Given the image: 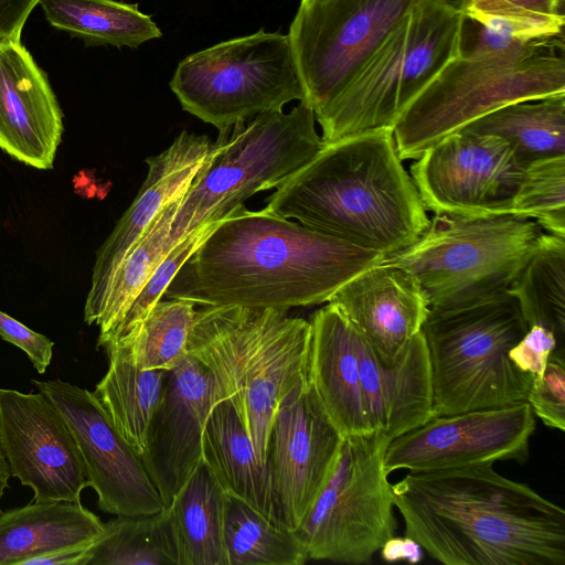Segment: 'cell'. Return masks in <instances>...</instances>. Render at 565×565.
I'll return each instance as SVG.
<instances>
[{"mask_svg":"<svg viewBox=\"0 0 565 565\" xmlns=\"http://www.w3.org/2000/svg\"><path fill=\"white\" fill-rule=\"evenodd\" d=\"M527 330L509 290L461 308L429 309L422 333L434 416L526 402L534 376L521 372L508 354Z\"/></svg>","mask_w":565,"mask_h":565,"instance_id":"cell-7","label":"cell"},{"mask_svg":"<svg viewBox=\"0 0 565 565\" xmlns=\"http://www.w3.org/2000/svg\"><path fill=\"white\" fill-rule=\"evenodd\" d=\"M0 444L11 477L31 488L33 501L81 502L88 482L77 444L41 392L0 388Z\"/></svg>","mask_w":565,"mask_h":565,"instance_id":"cell-17","label":"cell"},{"mask_svg":"<svg viewBox=\"0 0 565 565\" xmlns=\"http://www.w3.org/2000/svg\"><path fill=\"white\" fill-rule=\"evenodd\" d=\"M542 234L519 215H435L415 243L385 260L416 278L430 310H450L508 291Z\"/></svg>","mask_w":565,"mask_h":565,"instance_id":"cell-8","label":"cell"},{"mask_svg":"<svg viewBox=\"0 0 565 565\" xmlns=\"http://www.w3.org/2000/svg\"><path fill=\"white\" fill-rule=\"evenodd\" d=\"M526 402L545 426L565 430V360L551 355L534 377Z\"/></svg>","mask_w":565,"mask_h":565,"instance_id":"cell-38","label":"cell"},{"mask_svg":"<svg viewBox=\"0 0 565 565\" xmlns=\"http://www.w3.org/2000/svg\"><path fill=\"white\" fill-rule=\"evenodd\" d=\"M361 386L371 428L393 439L434 417L430 365L420 332L396 361L382 363L358 333Z\"/></svg>","mask_w":565,"mask_h":565,"instance_id":"cell-22","label":"cell"},{"mask_svg":"<svg viewBox=\"0 0 565 565\" xmlns=\"http://www.w3.org/2000/svg\"><path fill=\"white\" fill-rule=\"evenodd\" d=\"M450 3L455 4L456 7L465 10L466 7L469 4L470 0H447Z\"/></svg>","mask_w":565,"mask_h":565,"instance_id":"cell-46","label":"cell"},{"mask_svg":"<svg viewBox=\"0 0 565 565\" xmlns=\"http://www.w3.org/2000/svg\"><path fill=\"white\" fill-rule=\"evenodd\" d=\"M388 365L422 331L429 307L416 278L404 267L382 262L342 285L329 299Z\"/></svg>","mask_w":565,"mask_h":565,"instance_id":"cell-20","label":"cell"},{"mask_svg":"<svg viewBox=\"0 0 565 565\" xmlns=\"http://www.w3.org/2000/svg\"><path fill=\"white\" fill-rule=\"evenodd\" d=\"M342 440L308 381L280 402L266 456L279 525L298 530L334 468Z\"/></svg>","mask_w":565,"mask_h":565,"instance_id":"cell-16","label":"cell"},{"mask_svg":"<svg viewBox=\"0 0 565 565\" xmlns=\"http://www.w3.org/2000/svg\"><path fill=\"white\" fill-rule=\"evenodd\" d=\"M385 258L243 204L217 222L163 297L287 311L328 302L342 285Z\"/></svg>","mask_w":565,"mask_h":565,"instance_id":"cell-1","label":"cell"},{"mask_svg":"<svg viewBox=\"0 0 565 565\" xmlns=\"http://www.w3.org/2000/svg\"><path fill=\"white\" fill-rule=\"evenodd\" d=\"M565 0H470L467 18L489 22L527 40L564 35Z\"/></svg>","mask_w":565,"mask_h":565,"instance_id":"cell-36","label":"cell"},{"mask_svg":"<svg viewBox=\"0 0 565 565\" xmlns=\"http://www.w3.org/2000/svg\"><path fill=\"white\" fill-rule=\"evenodd\" d=\"M224 399L211 372L189 355L167 371L160 403L140 458L168 508L202 461V436L213 406Z\"/></svg>","mask_w":565,"mask_h":565,"instance_id":"cell-18","label":"cell"},{"mask_svg":"<svg viewBox=\"0 0 565 565\" xmlns=\"http://www.w3.org/2000/svg\"><path fill=\"white\" fill-rule=\"evenodd\" d=\"M463 129L505 140L525 164L565 154V94L505 105Z\"/></svg>","mask_w":565,"mask_h":565,"instance_id":"cell-28","label":"cell"},{"mask_svg":"<svg viewBox=\"0 0 565 565\" xmlns=\"http://www.w3.org/2000/svg\"><path fill=\"white\" fill-rule=\"evenodd\" d=\"M415 1H301L288 33L301 102L315 114L326 107Z\"/></svg>","mask_w":565,"mask_h":565,"instance_id":"cell-12","label":"cell"},{"mask_svg":"<svg viewBox=\"0 0 565 565\" xmlns=\"http://www.w3.org/2000/svg\"><path fill=\"white\" fill-rule=\"evenodd\" d=\"M194 315L192 301L161 299L130 335L104 349L121 348L140 370H173L189 356L188 339Z\"/></svg>","mask_w":565,"mask_h":565,"instance_id":"cell-33","label":"cell"},{"mask_svg":"<svg viewBox=\"0 0 565 565\" xmlns=\"http://www.w3.org/2000/svg\"><path fill=\"white\" fill-rule=\"evenodd\" d=\"M405 535L445 565H565V511L492 465L392 484Z\"/></svg>","mask_w":565,"mask_h":565,"instance_id":"cell-2","label":"cell"},{"mask_svg":"<svg viewBox=\"0 0 565 565\" xmlns=\"http://www.w3.org/2000/svg\"><path fill=\"white\" fill-rule=\"evenodd\" d=\"M509 292L527 326L553 332L565 352V237L543 233Z\"/></svg>","mask_w":565,"mask_h":565,"instance_id":"cell-30","label":"cell"},{"mask_svg":"<svg viewBox=\"0 0 565 565\" xmlns=\"http://www.w3.org/2000/svg\"><path fill=\"white\" fill-rule=\"evenodd\" d=\"M230 130L220 132L214 142L183 130L166 150L146 159L148 172L136 199L97 250L84 306L88 326L97 323L116 271L143 232L168 204L185 194Z\"/></svg>","mask_w":565,"mask_h":565,"instance_id":"cell-19","label":"cell"},{"mask_svg":"<svg viewBox=\"0 0 565 565\" xmlns=\"http://www.w3.org/2000/svg\"><path fill=\"white\" fill-rule=\"evenodd\" d=\"M380 431L343 437L334 468L296 534L308 558L360 565L396 531Z\"/></svg>","mask_w":565,"mask_h":565,"instance_id":"cell-11","label":"cell"},{"mask_svg":"<svg viewBox=\"0 0 565 565\" xmlns=\"http://www.w3.org/2000/svg\"><path fill=\"white\" fill-rule=\"evenodd\" d=\"M381 557L387 563H395L404 559V537L395 535L388 539L381 547Z\"/></svg>","mask_w":565,"mask_h":565,"instance_id":"cell-43","label":"cell"},{"mask_svg":"<svg viewBox=\"0 0 565 565\" xmlns=\"http://www.w3.org/2000/svg\"><path fill=\"white\" fill-rule=\"evenodd\" d=\"M63 131L45 73L21 41L0 43V149L26 166L52 169Z\"/></svg>","mask_w":565,"mask_h":565,"instance_id":"cell-21","label":"cell"},{"mask_svg":"<svg viewBox=\"0 0 565 565\" xmlns=\"http://www.w3.org/2000/svg\"><path fill=\"white\" fill-rule=\"evenodd\" d=\"M40 0H0V43L20 41L21 31Z\"/></svg>","mask_w":565,"mask_h":565,"instance_id":"cell-41","label":"cell"},{"mask_svg":"<svg viewBox=\"0 0 565 565\" xmlns=\"http://www.w3.org/2000/svg\"><path fill=\"white\" fill-rule=\"evenodd\" d=\"M202 461L226 494L278 524L268 466L258 461L243 423L226 398L213 406L206 419Z\"/></svg>","mask_w":565,"mask_h":565,"instance_id":"cell-24","label":"cell"},{"mask_svg":"<svg viewBox=\"0 0 565 565\" xmlns=\"http://www.w3.org/2000/svg\"><path fill=\"white\" fill-rule=\"evenodd\" d=\"M565 94L564 35L521 51L460 52L403 111L393 128L401 160L505 105Z\"/></svg>","mask_w":565,"mask_h":565,"instance_id":"cell-5","label":"cell"},{"mask_svg":"<svg viewBox=\"0 0 565 565\" xmlns=\"http://www.w3.org/2000/svg\"><path fill=\"white\" fill-rule=\"evenodd\" d=\"M32 384L61 413L77 444L88 487L109 514L149 515L164 509L138 452L114 426L95 394L62 380Z\"/></svg>","mask_w":565,"mask_h":565,"instance_id":"cell-15","label":"cell"},{"mask_svg":"<svg viewBox=\"0 0 565 565\" xmlns=\"http://www.w3.org/2000/svg\"><path fill=\"white\" fill-rule=\"evenodd\" d=\"M0 337L21 349L39 374H44L53 358L54 342L0 310Z\"/></svg>","mask_w":565,"mask_h":565,"instance_id":"cell-40","label":"cell"},{"mask_svg":"<svg viewBox=\"0 0 565 565\" xmlns=\"http://www.w3.org/2000/svg\"><path fill=\"white\" fill-rule=\"evenodd\" d=\"M104 522L81 502H33L0 512V565H25L36 556L92 545Z\"/></svg>","mask_w":565,"mask_h":565,"instance_id":"cell-25","label":"cell"},{"mask_svg":"<svg viewBox=\"0 0 565 565\" xmlns=\"http://www.w3.org/2000/svg\"><path fill=\"white\" fill-rule=\"evenodd\" d=\"M313 110L299 102L236 124L191 182L171 224L169 246L222 220L257 192L276 189L323 147Z\"/></svg>","mask_w":565,"mask_h":565,"instance_id":"cell-9","label":"cell"},{"mask_svg":"<svg viewBox=\"0 0 565 565\" xmlns=\"http://www.w3.org/2000/svg\"><path fill=\"white\" fill-rule=\"evenodd\" d=\"M225 495L201 461L168 507L177 533L180 565H227L223 534Z\"/></svg>","mask_w":565,"mask_h":565,"instance_id":"cell-27","label":"cell"},{"mask_svg":"<svg viewBox=\"0 0 565 565\" xmlns=\"http://www.w3.org/2000/svg\"><path fill=\"white\" fill-rule=\"evenodd\" d=\"M511 362L524 373L541 376L551 355L565 360L553 332L531 326L523 338L509 351Z\"/></svg>","mask_w":565,"mask_h":565,"instance_id":"cell-39","label":"cell"},{"mask_svg":"<svg viewBox=\"0 0 565 565\" xmlns=\"http://www.w3.org/2000/svg\"><path fill=\"white\" fill-rule=\"evenodd\" d=\"M534 429L527 402L434 416L390 440L384 467L390 475L399 469L427 472L503 460L521 463L529 457Z\"/></svg>","mask_w":565,"mask_h":565,"instance_id":"cell-14","label":"cell"},{"mask_svg":"<svg viewBox=\"0 0 565 565\" xmlns=\"http://www.w3.org/2000/svg\"><path fill=\"white\" fill-rule=\"evenodd\" d=\"M310 342V321L287 311L241 306L195 310L189 355L211 372L232 403L262 463L280 402L308 381Z\"/></svg>","mask_w":565,"mask_h":565,"instance_id":"cell-4","label":"cell"},{"mask_svg":"<svg viewBox=\"0 0 565 565\" xmlns=\"http://www.w3.org/2000/svg\"><path fill=\"white\" fill-rule=\"evenodd\" d=\"M88 550L87 565H180L169 508L149 515L116 518Z\"/></svg>","mask_w":565,"mask_h":565,"instance_id":"cell-31","label":"cell"},{"mask_svg":"<svg viewBox=\"0 0 565 565\" xmlns=\"http://www.w3.org/2000/svg\"><path fill=\"white\" fill-rule=\"evenodd\" d=\"M511 215L532 218L547 233L565 237V154L526 166Z\"/></svg>","mask_w":565,"mask_h":565,"instance_id":"cell-35","label":"cell"},{"mask_svg":"<svg viewBox=\"0 0 565 565\" xmlns=\"http://www.w3.org/2000/svg\"><path fill=\"white\" fill-rule=\"evenodd\" d=\"M183 196L168 204L150 223L116 271L96 326L104 339L120 321L152 271L171 249V224Z\"/></svg>","mask_w":565,"mask_h":565,"instance_id":"cell-34","label":"cell"},{"mask_svg":"<svg viewBox=\"0 0 565 565\" xmlns=\"http://www.w3.org/2000/svg\"><path fill=\"white\" fill-rule=\"evenodd\" d=\"M463 10L416 0L341 92L315 114L324 143L392 129L403 111L460 53Z\"/></svg>","mask_w":565,"mask_h":565,"instance_id":"cell-6","label":"cell"},{"mask_svg":"<svg viewBox=\"0 0 565 565\" xmlns=\"http://www.w3.org/2000/svg\"><path fill=\"white\" fill-rule=\"evenodd\" d=\"M92 545L60 548L26 562L25 565H87Z\"/></svg>","mask_w":565,"mask_h":565,"instance_id":"cell-42","label":"cell"},{"mask_svg":"<svg viewBox=\"0 0 565 565\" xmlns=\"http://www.w3.org/2000/svg\"><path fill=\"white\" fill-rule=\"evenodd\" d=\"M11 478L10 468L0 444V501L4 494L6 489L9 487V479ZM1 512V509H0Z\"/></svg>","mask_w":565,"mask_h":565,"instance_id":"cell-45","label":"cell"},{"mask_svg":"<svg viewBox=\"0 0 565 565\" xmlns=\"http://www.w3.org/2000/svg\"><path fill=\"white\" fill-rule=\"evenodd\" d=\"M170 88L183 110L220 132L305 98L288 34L263 29L186 56Z\"/></svg>","mask_w":565,"mask_h":565,"instance_id":"cell-10","label":"cell"},{"mask_svg":"<svg viewBox=\"0 0 565 565\" xmlns=\"http://www.w3.org/2000/svg\"><path fill=\"white\" fill-rule=\"evenodd\" d=\"M310 324L309 386L343 437L374 431L361 386L356 330L329 302L313 313Z\"/></svg>","mask_w":565,"mask_h":565,"instance_id":"cell-23","label":"cell"},{"mask_svg":"<svg viewBox=\"0 0 565 565\" xmlns=\"http://www.w3.org/2000/svg\"><path fill=\"white\" fill-rule=\"evenodd\" d=\"M47 21L88 45L138 47L161 38L150 15L138 4L118 0H40Z\"/></svg>","mask_w":565,"mask_h":565,"instance_id":"cell-29","label":"cell"},{"mask_svg":"<svg viewBox=\"0 0 565 565\" xmlns=\"http://www.w3.org/2000/svg\"><path fill=\"white\" fill-rule=\"evenodd\" d=\"M392 129L324 143L266 200L265 211L390 257L429 224Z\"/></svg>","mask_w":565,"mask_h":565,"instance_id":"cell-3","label":"cell"},{"mask_svg":"<svg viewBox=\"0 0 565 565\" xmlns=\"http://www.w3.org/2000/svg\"><path fill=\"white\" fill-rule=\"evenodd\" d=\"M301 1H306V0H301Z\"/></svg>","mask_w":565,"mask_h":565,"instance_id":"cell-47","label":"cell"},{"mask_svg":"<svg viewBox=\"0 0 565 565\" xmlns=\"http://www.w3.org/2000/svg\"><path fill=\"white\" fill-rule=\"evenodd\" d=\"M218 221L198 227L179 241L152 271L117 326L100 341L98 348L130 335L143 321L151 308L161 299L181 266L195 252Z\"/></svg>","mask_w":565,"mask_h":565,"instance_id":"cell-37","label":"cell"},{"mask_svg":"<svg viewBox=\"0 0 565 565\" xmlns=\"http://www.w3.org/2000/svg\"><path fill=\"white\" fill-rule=\"evenodd\" d=\"M526 166L505 140L461 128L415 159L409 174L435 215H511Z\"/></svg>","mask_w":565,"mask_h":565,"instance_id":"cell-13","label":"cell"},{"mask_svg":"<svg viewBox=\"0 0 565 565\" xmlns=\"http://www.w3.org/2000/svg\"><path fill=\"white\" fill-rule=\"evenodd\" d=\"M424 557L423 547L418 542L405 535L404 537V561L411 564L419 563Z\"/></svg>","mask_w":565,"mask_h":565,"instance_id":"cell-44","label":"cell"},{"mask_svg":"<svg viewBox=\"0 0 565 565\" xmlns=\"http://www.w3.org/2000/svg\"><path fill=\"white\" fill-rule=\"evenodd\" d=\"M223 520L227 565H302L309 559L295 531L235 497L225 495Z\"/></svg>","mask_w":565,"mask_h":565,"instance_id":"cell-32","label":"cell"},{"mask_svg":"<svg viewBox=\"0 0 565 565\" xmlns=\"http://www.w3.org/2000/svg\"><path fill=\"white\" fill-rule=\"evenodd\" d=\"M105 351L108 369L93 393L117 430L140 456L163 393L167 371L140 370L116 345L106 347Z\"/></svg>","mask_w":565,"mask_h":565,"instance_id":"cell-26","label":"cell"}]
</instances>
